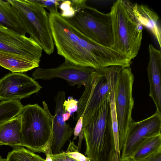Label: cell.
Returning a JSON list of instances; mask_svg holds the SVG:
<instances>
[{"mask_svg": "<svg viewBox=\"0 0 161 161\" xmlns=\"http://www.w3.org/2000/svg\"><path fill=\"white\" fill-rule=\"evenodd\" d=\"M53 39L58 54L76 65L97 70L112 66L129 67L131 61L111 48L100 45L75 29L58 9L49 11Z\"/></svg>", "mask_w": 161, "mask_h": 161, "instance_id": "obj_1", "label": "cell"}, {"mask_svg": "<svg viewBox=\"0 0 161 161\" xmlns=\"http://www.w3.org/2000/svg\"><path fill=\"white\" fill-rule=\"evenodd\" d=\"M110 107L106 100L83 123L85 156L91 161H120L115 151L114 135L109 121Z\"/></svg>", "mask_w": 161, "mask_h": 161, "instance_id": "obj_2", "label": "cell"}, {"mask_svg": "<svg viewBox=\"0 0 161 161\" xmlns=\"http://www.w3.org/2000/svg\"><path fill=\"white\" fill-rule=\"evenodd\" d=\"M128 0H118L111 8L113 44L111 48L131 61L137 55L142 38L143 26Z\"/></svg>", "mask_w": 161, "mask_h": 161, "instance_id": "obj_3", "label": "cell"}, {"mask_svg": "<svg viewBox=\"0 0 161 161\" xmlns=\"http://www.w3.org/2000/svg\"><path fill=\"white\" fill-rule=\"evenodd\" d=\"M43 108L37 104L24 106L19 115L21 145L33 152L51 154L54 115L45 101Z\"/></svg>", "mask_w": 161, "mask_h": 161, "instance_id": "obj_4", "label": "cell"}, {"mask_svg": "<svg viewBox=\"0 0 161 161\" xmlns=\"http://www.w3.org/2000/svg\"><path fill=\"white\" fill-rule=\"evenodd\" d=\"M86 0H71L75 13L66 19L77 30L96 43L112 48L113 44L110 13H102L86 4Z\"/></svg>", "mask_w": 161, "mask_h": 161, "instance_id": "obj_5", "label": "cell"}, {"mask_svg": "<svg viewBox=\"0 0 161 161\" xmlns=\"http://www.w3.org/2000/svg\"><path fill=\"white\" fill-rule=\"evenodd\" d=\"M8 0L17 12L30 37L47 54H52L54 44L49 14L45 8L33 0Z\"/></svg>", "mask_w": 161, "mask_h": 161, "instance_id": "obj_6", "label": "cell"}, {"mask_svg": "<svg viewBox=\"0 0 161 161\" xmlns=\"http://www.w3.org/2000/svg\"><path fill=\"white\" fill-rule=\"evenodd\" d=\"M114 68L115 66H112L97 70L91 80L85 86V90L78 101L75 120L83 116L84 122L108 100Z\"/></svg>", "mask_w": 161, "mask_h": 161, "instance_id": "obj_7", "label": "cell"}, {"mask_svg": "<svg viewBox=\"0 0 161 161\" xmlns=\"http://www.w3.org/2000/svg\"><path fill=\"white\" fill-rule=\"evenodd\" d=\"M134 76L129 67L121 66L114 93L120 151L122 150L128 130L133 121L132 112L134 105L132 91Z\"/></svg>", "mask_w": 161, "mask_h": 161, "instance_id": "obj_8", "label": "cell"}, {"mask_svg": "<svg viewBox=\"0 0 161 161\" xmlns=\"http://www.w3.org/2000/svg\"><path fill=\"white\" fill-rule=\"evenodd\" d=\"M97 69L80 66L67 60L56 67L36 68L32 74L34 79L50 80L59 78L66 80L70 85L86 86L92 79Z\"/></svg>", "mask_w": 161, "mask_h": 161, "instance_id": "obj_9", "label": "cell"}, {"mask_svg": "<svg viewBox=\"0 0 161 161\" xmlns=\"http://www.w3.org/2000/svg\"><path fill=\"white\" fill-rule=\"evenodd\" d=\"M161 114L157 111L142 120L133 121L127 133L121 158L129 157L146 138L161 134Z\"/></svg>", "mask_w": 161, "mask_h": 161, "instance_id": "obj_10", "label": "cell"}, {"mask_svg": "<svg viewBox=\"0 0 161 161\" xmlns=\"http://www.w3.org/2000/svg\"><path fill=\"white\" fill-rule=\"evenodd\" d=\"M42 86L35 80L22 73H8L0 79V100H18L38 92Z\"/></svg>", "mask_w": 161, "mask_h": 161, "instance_id": "obj_11", "label": "cell"}, {"mask_svg": "<svg viewBox=\"0 0 161 161\" xmlns=\"http://www.w3.org/2000/svg\"><path fill=\"white\" fill-rule=\"evenodd\" d=\"M0 50L41 60L43 50L30 37L0 25Z\"/></svg>", "mask_w": 161, "mask_h": 161, "instance_id": "obj_12", "label": "cell"}, {"mask_svg": "<svg viewBox=\"0 0 161 161\" xmlns=\"http://www.w3.org/2000/svg\"><path fill=\"white\" fill-rule=\"evenodd\" d=\"M65 100V92H59L55 99V114L53 125L51 152L53 154L62 152L64 144L74 131L73 129L63 119V115L65 112L63 104Z\"/></svg>", "mask_w": 161, "mask_h": 161, "instance_id": "obj_13", "label": "cell"}, {"mask_svg": "<svg viewBox=\"0 0 161 161\" xmlns=\"http://www.w3.org/2000/svg\"><path fill=\"white\" fill-rule=\"evenodd\" d=\"M149 61L147 72L150 86L149 96L161 114V53L152 44L148 47Z\"/></svg>", "mask_w": 161, "mask_h": 161, "instance_id": "obj_14", "label": "cell"}, {"mask_svg": "<svg viewBox=\"0 0 161 161\" xmlns=\"http://www.w3.org/2000/svg\"><path fill=\"white\" fill-rule=\"evenodd\" d=\"M40 59L0 50V66L12 72L23 73L39 67Z\"/></svg>", "mask_w": 161, "mask_h": 161, "instance_id": "obj_15", "label": "cell"}, {"mask_svg": "<svg viewBox=\"0 0 161 161\" xmlns=\"http://www.w3.org/2000/svg\"><path fill=\"white\" fill-rule=\"evenodd\" d=\"M133 8L140 23L151 31L161 48V27L158 15L146 5L135 3L133 5Z\"/></svg>", "mask_w": 161, "mask_h": 161, "instance_id": "obj_16", "label": "cell"}, {"mask_svg": "<svg viewBox=\"0 0 161 161\" xmlns=\"http://www.w3.org/2000/svg\"><path fill=\"white\" fill-rule=\"evenodd\" d=\"M13 149L22 146L21 121L19 115L0 124V146Z\"/></svg>", "mask_w": 161, "mask_h": 161, "instance_id": "obj_17", "label": "cell"}, {"mask_svg": "<svg viewBox=\"0 0 161 161\" xmlns=\"http://www.w3.org/2000/svg\"><path fill=\"white\" fill-rule=\"evenodd\" d=\"M0 25L23 35L27 33L17 12L8 0H0Z\"/></svg>", "mask_w": 161, "mask_h": 161, "instance_id": "obj_18", "label": "cell"}, {"mask_svg": "<svg viewBox=\"0 0 161 161\" xmlns=\"http://www.w3.org/2000/svg\"><path fill=\"white\" fill-rule=\"evenodd\" d=\"M161 149V133L146 138L128 158L133 161H144L150 156Z\"/></svg>", "mask_w": 161, "mask_h": 161, "instance_id": "obj_19", "label": "cell"}, {"mask_svg": "<svg viewBox=\"0 0 161 161\" xmlns=\"http://www.w3.org/2000/svg\"><path fill=\"white\" fill-rule=\"evenodd\" d=\"M23 106L20 101H3L0 102V124L18 115Z\"/></svg>", "mask_w": 161, "mask_h": 161, "instance_id": "obj_20", "label": "cell"}, {"mask_svg": "<svg viewBox=\"0 0 161 161\" xmlns=\"http://www.w3.org/2000/svg\"><path fill=\"white\" fill-rule=\"evenodd\" d=\"M53 161H91L80 153L74 141H70L67 150L57 154H50Z\"/></svg>", "mask_w": 161, "mask_h": 161, "instance_id": "obj_21", "label": "cell"}, {"mask_svg": "<svg viewBox=\"0 0 161 161\" xmlns=\"http://www.w3.org/2000/svg\"><path fill=\"white\" fill-rule=\"evenodd\" d=\"M6 161H45V159L22 146L13 149L9 152Z\"/></svg>", "mask_w": 161, "mask_h": 161, "instance_id": "obj_22", "label": "cell"}, {"mask_svg": "<svg viewBox=\"0 0 161 161\" xmlns=\"http://www.w3.org/2000/svg\"><path fill=\"white\" fill-rule=\"evenodd\" d=\"M61 10V15L63 17L68 19L75 14V10L72 6L70 0H61L58 7Z\"/></svg>", "mask_w": 161, "mask_h": 161, "instance_id": "obj_23", "label": "cell"}, {"mask_svg": "<svg viewBox=\"0 0 161 161\" xmlns=\"http://www.w3.org/2000/svg\"><path fill=\"white\" fill-rule=\"evenodd\" d=\"M78 101L74 99L72 97H69L67 100H65L63 105L65 112L71 114L76 112L78 108Z\"/></svg>", "mask_w": 161, "mask_h": 161, "instance_id": "obj_24", "label": "cell"}, {"mask_svg": "<svg viewBox=\"0 0 161 161\" xmlns=\"http://www.w3.org/2000/svg\"><path fill=\"white\" fill-rule=\"evenodd\" d=\"M43 8H47L49 11L52 9H58L61 0H33Z\"/></svg>", "mask_w": 161, "mask_h": 161, "instance_id": "obj_25", "label": "cell"}, {"mask_svg": "<svg viewBox=\"0 0 161 161\" xmlns=\"http://www.w3.org/2000/svg\"><path fill=\"white\" fill-rule=\"evenodd\" d=\"M83 116H81L77 120V122L74 130V137L73 141L76 140L79 136L80 133L83 132Z\"/></svg>", "mask_w": 161, "mask_h": 161, "instance_id": "obj_26", "label": "cell"}, {"mask_svg": "<svg viewBox=\"0 0 161 161\" xmlns=\"http://www.w3.org/2000/svg\"><path fill=\"white\" fill-rule=\"evenodd\" d=\"M144 161H161V149L150 156Z\"/></svg>", "mask_w": 161, "mask_h": 161, "instance_id": "obj_27", "label": "cell"}, {"mask_svg": "<svg viewBox=\"0 0 161 161\" xmlns=\"http://www.w3.org/2000/svg\"><path fill=\"white\" fill-rule=\"evenodd\" d=\"M71 114L68 112H66L63 114V117L64 120L66 121L69 119L71 115Z\"/></svg>", "mask_w": 161, "mask_h": 161, "instance_id": "obj_28", "label": "cell"}, {"mask_svg": "<svg viewBox=\"0 0 161 161\" xmlns=\"http://www.w3.org/2000/svg\"><path fill=\"white\" fill-rule=\"evenodd\" d=\"M46 157L45 161H53L52 158L49 154H47L46 155Z\"/></svg>", "mask_w": 161, "mask_h": 161, "instance_id": "obj_29", "label": "cell"}, {"mask_svg": "<svg viewBox=\"0 0 161 161\" xmlns=\"http://www.w3.org/2000/svg\"><path fill=\"white\" fill-rule=\"evenodd\" d=\"M120 161H133L128 158H121Z\"/></svg>", "mask_w": 161, "mask_h": 161, "instance_id": "obj_30", "label": "cell"}, {"mask_svg": "<svg viewBox=\"0 0 161 161\" xmlns=\"http://www.w3.org/2000/svg\"><path fill=\"white\" fill-rule=\"evenodd\" d=\"M0 161H6V159L3 158L1 156H0Z\"/></svg>", "mask_w": 161, "mask_h": 161, "instance_id": "obj_31", "label": "cell"}]
</instances>
